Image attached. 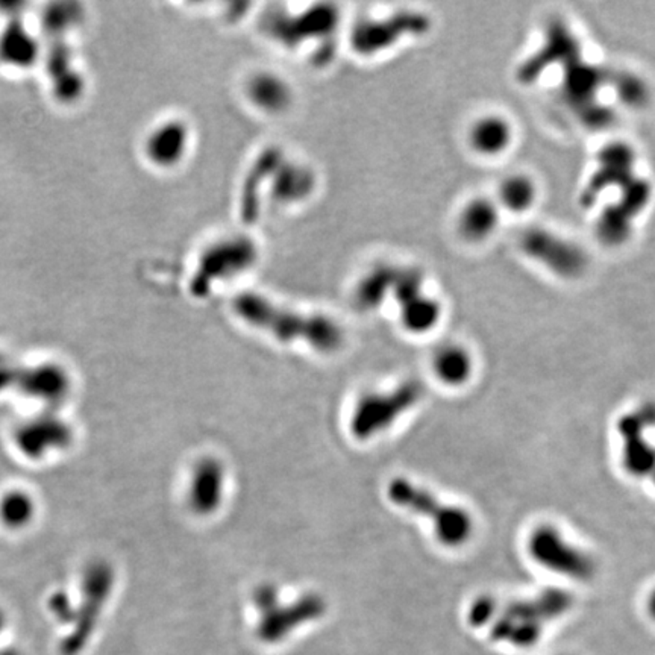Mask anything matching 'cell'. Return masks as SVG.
Segmentation results:
<instances>
[{
	"mask_svg": "<svg viewBox=\"0 0 655 655\" xmlns=\"http://www.w3.org/2000/svg\"><path fill=\"white\" fill-rule=\"evenodd\" d=\"M234 310L246 322L268 331L281 342L301 340L323 353L336 351L342 345V331L333 320L276 307L259 294H242L235 299Z\"/></svg>",
	"mask_w": 655,
	"mask_h": 655,
	"instance_id": "obj_1",
	"label": "cell"
},
{
	"mask_svg": "<svg viewBox=\"0 0 655 655\" xmlns=\"http://www.w3.org/2000/svg\"><path fill=\"white\" fill-rule=\"evenodd\" d=\"M388 497L393 504L431 519L438 540L445 545H462L471 536L472 521L464 510L445 506L430 491L404 478L392 481L388 487Z\"/></svg>",
	"mask_w": 655,
	"mask_h": 655,
	"instance_id": "obj_2",
	"label": "cell"
},
{
	"mask_svg": "<svg viewBox=\"0 0 655 655\" xmlns=\"http://www.w3.org/2000/svg\"><path fill=\"white\" fill-rule=\"evenodd\" d=\"M422 386L416 381L405 382L390 393H372L360 399L351 430L362 440L384 431L397 417L410 410L422 397Z\"/></svg>",
	"mask_w": 655,
	"mask_h": 655,
	"instance_id": "obj_3",
	"label": "cell"
},
{
	"mask_svg": "<svg viewBox=\"0 0 655 655\" xmlns=\"http://www.w3.org/2000/svg\"><path fill=\"white\" fill-rule=\"evenodd\" d=\"M255 602L261 611L259 633L264 641L283 639L290 631L323 615L325 600L319 595L302 596L293 604L283 606L272 586L259 587Z\"/></svg>",
	"mask_w": 655,
	"mask_h": 655,
	"instance_id": "obj_4",
	"label": "cell"
},
{
	"mask_svg": "<svg viewBox=\"0 0 655 655\" xmlns=\"http://www.w3.org/2000/svg\"><path fill=\"white\" fill-rule=\"evenodd\" d=\"M530 552L534 560L561 575L589 580L595 575V563L591 557L567 543L551 526H541L532 532Z\"/></svg>",
	"mask_w": 655,
	"mask_h": 655,
	"instance_id": "obj_5",
	"label": "cell"
},
{
	"mask_svg": "<svg viewBox=\"0 0 655 655\" xmlns=\"http://www.w3.org/2000/svg\"><path fill=\"white\" fill-rule=\"evenodd\" d=\"M113 587V571L106 565H96L87 574L84 584V604L76 619L75 631L65 637L61 652L63 655H78L84 650L99 621L100 611L108 600Z\"/></svg>",
	"mask_w": 655,
	"mask_h": 655,
	"instance_id": "obj_6",
	"label": "cell"
},
{
	"mask_svg": "<svg viewBox=\"0 0 655 655\" xmlns=\"http://www.w3.org/2000/svg\"><path fill=\"white\" fill-rule=\"evenodd\" d=\"M521 246L530 257L565 278L578 276L586 268V255L580 248L545 229H528L521 237Z\"/></svg>",
	"mask_w": 655,
	"mask_h": 655,
	"instance_id": "obj_7",
	"label": "cell"
},
{
	"mask_svg": "<svg viewBox=\"0 0 655 655\" xmlns=\"http://www.w3.org/2000/svg\"><path fill=\"white\" fill-rule=\"evenodd\" d=\"M225 471L216 458H202L196 464L190 482L189 502L198 515H213L224 497Z\"/></svg>",
	"mask_w": 655,
	"mask_h": 655,
	"instance_id": "obj_8",
	"label": "cell"
},
{
	"mask_svg": "<svg viewBox=\"0 0 655 655\" xmlns=\"http://www.w3.org/2000/svg\"><path fill=\"white\" fill-rule=\"evenodd\" d=\"M634 158V152L626 144H610L602 150L600 172L591 179V193H598L611 185L630 183Z\"/></svg>",
	"mask_w": 655,
	"mask_h": 655,
	"instance_id": "obj_9",
	"label": "cell"
},
{
	"mask_svg": "<svg viewBox=\"0 0 655 655\" xmlns=\"http://www.w3.org/2000/svg\"><path fill=\"white\" fill-rule=\"evenodd\" d=\"M499 224L497 205L489 199H473L462 209L458 217V233L467 242H482L495 233Z\"/></svg>",
	"mask_w": 655,
	"mask_h": 655,
	"instance_id": "obj_10",
	"label": "cell"
},
{
	"mask_svg": "<svg viewBox=\"0 0 655 655\" xmlns=\"http://www.w3.org/2000/svg\"><path fill=\"white\" fill-rule=\"evenodd\" d=\"M513 131L510 123L498 115L478 119L469 131L472 149L481 155H499L510 146Z\"/></svg>",
	"mask_w": 655,
	"mask_h": 655,
	"instance_id": "obj_11",
	"label": "cell"
},
{
	"mask_svg": "<svg viewBox=\"0 0 655 655\" xmlns=\"http://www.w3.org/2000/svg\"><path fill=\"white\" fill-rule=\"evenodd\" d=\"M537 189L532 179L525 174H513L502 181L499 187V200L504 208L523 213L536 202Z\"/></svg>",
	"mask_w": 655,
	"mask_h": 655,
	"instance_id": "obj_12",
	"label": "cell"
},
{
	"mask_svg": "<svg viewBox=\"0 0 655 655\" xmlns=\"http://www.w3.org/2000/svg\"><path fill=\"white\" fill-rule=\"evenodd\" d=\"M434 370L442 381L451 386H458L466 381L471 375V357L462 348L447 346L438 351L434 358Z\"/></svg>",
	"mask_w": 655,
	"mask_h": 655,
	"instance_id": "obj_13",
	"label": "cell"
},
{
	"mask_svg": "<svg viewBox=\"0 0 655 655\" xmlns=\"http://www.w3.org/2000/svg\"><path fill=\"white\" fill-rule=\"evenodd\" d=\"M440 318V307L432 299L417 296L403 308L404 325L414 333H423L431 329Z\"/></svg>",
	"mask_w": 655,
	"mask_h": 655,
	"instance_id": "obj_14",
	"label": "cell"
},
{
	"mask_svg": "<svg viewBox=\"0 0 655 655\" xmlns=\"http://www.w3.org/2000/svg\"><path fill=\"white\" fill-rule=\"evenodd\" d=\"M600 73L596 70L589 69V67H578L574 69L566 78L567 93L574 95L578 99L586 98L591 91L596 89L600 84Z\"/></svg>",
	"mask_w": 655,
	"mask_h": 655,
	"instance_id": "obj_15",
	"label": "cell"
},
{
	"mask_svg": "<svg viewBox=\"0 0 655 655\" xmlns=\"http://www.w3.org/2000/svg\"><path fill=\"white\" fill-rule=\"evenodd\" d=\"M617 95L622 102L630 106H641L645 104L650 95L645 82L634 75H621L617 80Z\"/></svg>",
	"mask_w": 655,
	"mask_h": 655,
	"instance_id": "obj_16",
	"label": "cell"
},
{
	"mask_svg": "<svg viewBox=\"0 0 655 655\" xmlns=\"http://www.w3.org/2000/svg\"><path fill=\"white\" fill-rule=\"evenodd\" d=\"M493 613H495V602L491 598L486 596V598H480V600L473 602L471 613H469V619H471L473 625L480 626L490 621Z\"/></svg>",
	"mask_w": 655,
	"mask_h": 655,
	"instance_id": "obj_17",
	"label": "cell"
},
{
	"mask_svg": "<svg viewBox=\"0 0 655 655\" xmlns=\"http://www.w3.org/2000/svg\"><path fill=\"white\" fill-rule=\"evenodd\" d=\"M648 613L652 617V621H655V591L648 598Z\"/></svg>",
	"mask_w": 655,
	"mask_h": 655,
	"instance_id": "obj_18",
	"label": "cell"
},
{
	"mask_svg": "<svg viewBox=\"0 0 655 655\" xmlns=\"http://www.w3.org/2000/svg\"><path fill=\"white\" fill-rule=\"evenodd\" d=\"M4 628H5V616L0 611V635L4 633Z\"/></svg>",
	"mask_w": 655,
	"mask_h": 655,
	"instance_id": "obj_19",
	"label": "cell"
},
{
	"mask_svg": "<svg viewBox=\"0 0 655 655\" xmlns=\"http://www.w3.org/2000/svg\"><path fill=\"white\" fill-rule=\"evenodd\" d=\"M0 655H21V654H19V652H17V651H14V650H6V651H2V652H0Z\"/></svg>",
	"mask_w": 655,
	"mask_h": 655,
	"instance_id": "obj_20",
	"label": "cell"
}]
</instances>
